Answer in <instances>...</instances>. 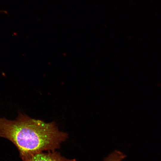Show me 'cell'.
<instances>
[{"label": "cell", "mask_w": 161, "mask_h": 161, "mask_svg": "<svg viewBox=\"0 0 161 161\" xmlns=\"http://www.w3.org/2000/svg\"><path fill=\"white\" fill-rule=\"evenodd\" d=\"M68 137L67 133L60 131L54 122L47 123L25 114L13 134L14 141L23 161L44 151H55Z\"/></svg>", "instance_id": "6da1fadb"}, {"label": "cell", "mask_w": 161, "mask_h": 161, "mask_svg": "<svg viewBox=\"0 0 161 161\" xmlns=\"http://www.w3.org/2000/svg\"><path fill=\"white\" fill-rule=\"evenodd\" d=\"M27 161H77L75 159L67 158L56 151H48L37 154Z\"/></svg>", "instance_id": "7a4b0ae2"}, {"label": "cell", "mask_w": 161, "mask_h": 161, "mask_svg": "<svg viewBox=\"0 0 161 161\" xmlns=\"http://www.w3.org/2000/svg\"><path fill=\"white\" fill-rule=\"evenodd\" d=\"M104 161H118L114 157L109 156L105 159Z\"/></svg>", "instance_id": "3957f363"}]
</instances>
